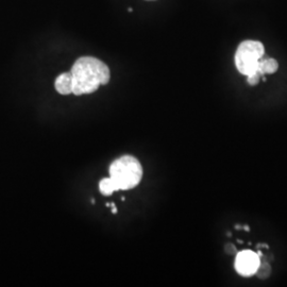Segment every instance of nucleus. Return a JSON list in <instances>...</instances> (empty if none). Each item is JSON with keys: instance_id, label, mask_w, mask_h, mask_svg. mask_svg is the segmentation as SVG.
<instances>
[{"instance_id": "1", "label": "nucleus", "mask_w": 287, "mask_h": 287, "mask_svg": "<svg viewBox=\"0 0 287 287\" xmlns=\"http://www.w3.org/2000/svg\"><path fill=\"white\" fill-rule=\"evenodd\" d=\"M71 73L72 94L76 96L96 92L100 85L108 84L111 78L108 65L94 57L79 58L72 65Z\"/></svg>"}, {"instance_id": "2", "label": "nucleus", "mask_w": 287, "mask_h": 287, "mask_svg": "<svg viewBox=\"0 0 287 287\" xmlns=\"http://www.w3.org/2000/svg\"><path fill=\"white\" fill-rule=\"evenodd\" d=\"M143 177L140 161L132 155H124L114 161L110 166V178L116 189L128 190L138 186Z\"/></svg>"}, {"instance_id": "3", "label": "nucleus", "mask_w": 287, "mask_h": 287, "mask_svg": "<svg viewBox=\"0 0 287 287\" xmlns=\"http://www.w3.org/2000/svg\"><path fill=\"white\" fill-rule=\"evenodd\" d=\"M264 53L265 48L261 42L252 39L244 40L239 44L235 52L234 59L237 71L246 76L256 72Z\"/></svg>"}, {"instance_id": "4", "label": "nucleus", "mask_w": 287, "mask_h": 287, "mask_svg": "<svg viewBox=\"0 0 287 287\" xmlns=\"http://www.w3.org/2000/svg\"><path fill=\"white\" fill-rule=\"evenodd\" d=\"M261 258L255 252L250 250H245L239 252L235 258V269L241 276L250 277L254 275Z\"/></svg>"}, {"instance_id": "5", "label": "nucleus", "mask_w": 287, "mask_h": 287, "mask_svg": "<svg viewBox=\"0 0 287 287\" xmlns=\"http://www.w3.org/2000/svg\"><path fill=\"white\" fill-rule=\"evenodd\" d=\"M54 87L61 95L72 94V77L71 72L61 73L54 81Z\"/></svg>"}, {"instance_id": "6", "label": "nucleus", "mask_w": 287, "mask_h": 287, "mask_svg": "<svg viewBox=\"0 0 287 287\" xmlns=\"http://www.w3.org/2000/svg\"><path fill=\"white\" fill-rule=\"evenodd\" d=\"M279 68V64L275 59H265L261 60V62L258 64L257 71L261 72L262 74L264 73H275Z\"/></svg>"}, {"instance_id": "7", "label": "nucleus", "mask_w": 287, "mask_h": 287, "mask_svg": "<svg viewBox=\"0 0 287 287\" xmlns=\"http://www.w3.org/2000/svg\"><path fill=\"white\" fill-rule=\"evenodd\" d=\"M99 190L102 195L110 196L117 189H116L115 184L111 178H105V179H102L99 183Z\"/></svg>"}, {"instance_id": "8", "label": "nucleus", "mask_w": 287, "mask_h": 287, "mask_svg": "<svg viewBox=\"0 0 287 287\" xmlns=\"http://www.w3.org/2000/svg\"><path fill=\"white\" fill-rule=\"evenodd\" d=\"M254 275L257 276V278L265 280V279H268L271 275V267L270 265L267 262H261L258 265V267L255 271Z\"/></svg>"}, {"instance_id": "9", "label": "nucleus", "mask_w": 287, "mask_h": 287, "mask_svg": "<svg viewBox=\"0 0 287 287\" xmlns=\"http://www.w3.org/2000/svg\"><path fill=\"white\" fill-rule=\"evenodd\" d=\"M263 76L262 72H253L252 73L248 74V83L251 85V86H254V85H257L259 83V81H261V77Z\"/></svg>"}, {"instance_id": "10", "label": "nucleus", "mask_w": 287, "mask_h": 287, "mask_svg": "<svg viewBox=\"0 0 287 287\" xmlns=\"http://www.w3.org/2000/svg\"><path fill=\"white\" fill-rule=\"evenodd\" d=\"M225 252H227L228 254H235V253H236L235 246H234V245H232V244L225 245Z\"/></svg>"}]
</instances>
